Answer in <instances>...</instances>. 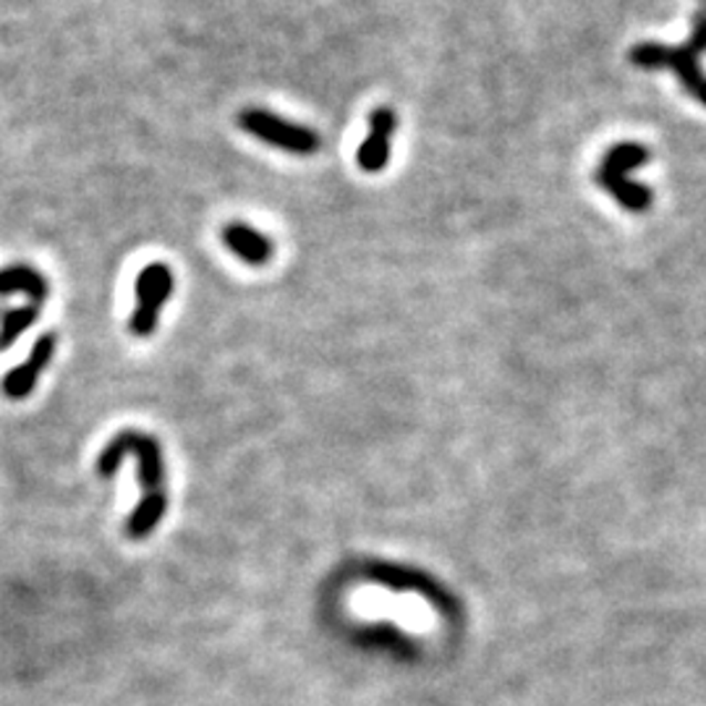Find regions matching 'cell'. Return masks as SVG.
I'll list each match as a JSON object with an SVG mask.
<instances>
[{
    "mask_svg": "<svg viewBox=\"0 0 706 706\" xmlns=\"http://www.w3.org/2000/svg\"><path fill=\"white\" fill-rule=\"evenodd\" d=\"M38 316H40V307L34 304L9 309V312L0 314V351L13 345V341H17L19 335H24L27 330L38 322Z\"/></svg>",
    "mask_w": 706,
    "mask_h": 706,
    "instance_id": "30bf717a",
    "label": "cell"
},
{
    "mask_svg": "<svg viewBox=\"0 0 706 706\" xmlns=\"http://www.w3.org/2000/svg\"><path fill=\"white\" fill-rule=\"evenodd\" d=\"M176 291V276L165 262L144 264L136 276L134 297L136 307L128 316V333L136 338L153 335L160 325V312Z\"/></svg>",
    "mask_w": 706,
    "mask_h": 706,
    "instance_id": "5b68a950",
    "label": "cell"
},
{
    "mask_svg": "<svg viewBox=\"0 0 706 706\" xmlns=\"http://www.w3.org/2000/svg\"><path fill=\"white\" fill-rule=\"evenodd\" d=\"M646 160H650V153H646L641 144H615V147L608 149L600 168H596V184L602 186L604 191L610 194L617 205H623L625 210L631 212H644L650 210L652 205V191L646 189L644 184L633 181L631 173L641 168Z\"/></svg>",
    "mask_w": 706,
    "mask_h": 706,
    "instance_id": "277c9868",
    "label": "cell"
},
{
    "mask_svg": "<svg viewBox=\"0 0 706 706\" xmlns=\"http://www.w3.org/2000/svg\"><path fill=\"white\" fill-rule=\"evenodd\" d=\"M236 124H239L241 132L255 136L257 142L283 149L288 155L312 157L322 149V136L316 134L312 126L283 118V115L272 113L268 107H243V111L236 115Z\"/></svg>",
    "mask_w": 706,
    "mask_h": 706,
    "instance_id": "3957f363",
    "label": "cell"
},
{
    "mask_svg": "<svg viewBox=\"0 0 706 706\" xmlns=\"http://www.w3.org/2000/svg\"><path fill=\"white\" fill-rule=\"evenodd\" d=\"M13 293H24L34 307H40L50 297V283L32 264H6V268H0V297L9 299Z\"/></svg>",
    "mask_w": 706,
    "mask_h": 706,
    "instance_id": "9c48e42d",
    "label": "cell"
},
{
    "mask_svg": "<svg viewBox=\"0 0 706 706\" xmlns=\"http://www.w3.org/2000/svg\"><path fill=\"white\" fill-rule=\"evenodd\" d=\"M0 314H3V312H0Z\"/></svg>",
    "mask_w": 706,
    "mask_h": 706,
    "instance_id": "8fae6325",
    "label": "cell"
},
{
    "mask_svg": "<svg viewBox=\"0 0 706 706\" xmlns=\"http://www.w3.org/2000/svg\"><path fill=\"white\" fill-rule=\"evenodd\" d=\"M55 345H58L55 333H45V335H40L38 341H34L32 351H29V356H27V362L19 364L17 370H11L3 377V382H0V391H3L6 398L21 401V398H27V395H32L34 387H38L40 374L48 370L50 362H53Z\"/></svg>",
    "mask_w": 706,
    "mask_h": 706,
    "instance_id": "52a82bcc",
    "label": "cell"
},
{
    "mask_svg": "<svg viewBox=\"0 0 706 706\" xmlns=\"http://www.w3.org/2000/svg\"><path fill=\"white\" fill-rule=\"evenodd\" d=\"M706 53V0L698 3L694 13V29H691V38L683 45H657V42H641L631 50V63H636L638 69L654 71V69H667L673 74H678L683 90L691 97H696L698 103L706 105V76L702 71V55Z\"/></svg>",
    "mask_w": 706,
    "mask_h": 706,
    "instance_id": "7a4b0ae2",
    "label": "cell"
},
{
    "mask_svg": "<svg viewBox=\"0 0 706 706\" xmlns=\"http://www.w3.org/2000/svg\"><path fill=\"white\" fill-rule=\"evenodd\" d=\"M398 128V115L391 105H380L370 113V134L359 144L356 165L364 173H382L391 165L393 136Z\"/></svg>",
    "mask_w": 706,
    "mask_h": 706,
    "instance_id": "8992f818",
    "label": "cell"
},
{
    "mask_svg": "<svg viewBox=\"0 0 706 706\" xmlns=\"http://www.w3.org/2000/svg\"><path fill=\"white\" fill-rule=\"evenodd\" d=\"M124 456H136V460H139V481L144 489L139 506H136L132 518L126 521V534L132 539H144L147 534H153L155 526L163 521L165 506H168L163 492L165 474L160 445H157L155 437L142 435V432H121V435L113 437L111 443L105 445V450L100 453V477H113Z\"/></svg>",
    "mask_w": 706,
    "mask_h": 706,
    "instance_id": "6da1fadb",
    "label": "cell"
},
{
    "mask_svg": "<svg viewBox=\"0 0 706 706\" xmlns=\"http://www.w3.org/2000/svg\"><path fill=\"white\" fill-rule=\"evenodd\" d=\"M220 241L230 255L239 259V262L249 264V268H264V264L272 262V255H276V243L262 230L241 220L226 222L220 230Z\"/></svg>",
    "mask_w": 706,
    "mask_h": 706,
    "instance_id": "ba28073f",
    "label": "cell"
}]
</instances>
